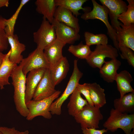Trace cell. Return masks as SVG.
Instances as JSON below:
<instances>
[{"label": "cell", "mask_w": 134, "mask_h": 134, "mask_svg": "<svg viewBox=\"0 0 134 134\" xmlns=\"http://www.w3.org/2000/svg\"><path fill=\"white\" fill-rule=\"evenodd\" d=\"M22 65L20 63L13 69L10 77L14 88L13 99L16 109L20 114L26 117L28 110L25 102L26 76L22 71Z\"/></svg>", "instance_id": "1"}, {"label": "cell", "mask_w": 134, "mask_h": 134, "mask_svg": "<svg viewBox=\"0 0 134 134\" xmlns=\"http://www.w3.org/2000/svg\"><path fill=\"white\" fill-rule=\"evenodd\" d=\"M103 126L107 131L112 132L120 128L125 134H132L131 131L134 128V114L122 113L112 108L110 116Z\"/></svg>", "instance_id": "2"}, {"label": "cell", "mask_w": 134, "mask_h": 134, "mask_svg": "<svg viewBox=\"0 0 134 134\" xmlns=\"http://www.w3.org/2000/svg\"><path fill=\"white\" fill-rule=\"evenodd\" d=\"M91 1L93 6L92 10L84 12L81 15V18L85 20L98 19L102 21L106 26L107 34L112 40L114 47L119 51L118 43L116 39V32L108 21V9L104 5L99 4L95 0Z\"/></svg>", "instance_id": "3"}, {"label": "cell", "mask_w": 134, "mask_h": 134, "mask_svg": "<svg viewBox=\"0 0 134 134\" xmlns=\"http://www.w3.org/2000/svg\"><path fill=\"white\" fill-rule=\"evenodd\" d=\"M73 69L67 86L63 93L51 104L49 111L52 115H60L62 113L61 107L64 102L76 88L83 74L78 66V60L74 61Z\"/></svg>", "instance_id": "4"}, {"label": "cell", "mask_w": 134, "mask_h": 134, "mask_svg": "<svg viewBox=\"0 0 134 134\" xmlns=\"http://www.w3.org/2000/svg\"><path fill=\"white\" fill-rule=\"evenodd\" d=\"M61 92L56 91L50 97L38 100H31L26 103L28 110L26 117L27 120H31L36 117L41 116L45 118L50 119L52 117L49 111L50 107L52 102L59 97Z\"/></svg>", "instance_id": "5"}, {"label": "cell", "mask_w": 134, "mask_h": 134, "mask_svg": "<svg viewBox=\"0 0 134 134\" xmlns=\"http://www.w3.org/2000/svg\"><path fill=\"white\" fill-rule=\"evenodd\" d=\"M76 122L80 124L81 129L99 128L100 121L103 116L100 108L88 103L74 117Z\"/></svg>", "instance_id": "6"}, {"label": "cell", "mask_w": 134, "mask_h": 134, "mask_svg": "<svg viewBox=\"0 0 134 134\" xmlns=\"http://www.w3.org/2000/svg\"><path fill=\"white\" fill-rule=\"evenodd\" d=\"M118 55V50L111 45H96L94 50L92 51L86 60L91 67L100 69L105 62L106 58H117Z\"/></svg>", "instance_id": "7"}, {"label": "cell", "mask_w": 134, "mask_h": 134, "mask_svg": "<svg viewBox=\"0 0 134 134\" xmlns=\"http://www.w3.org/2000/svg\"><path fill=\"white\" fill-rule=\"evenodd\" d=\"M33 37L34 42L37 45V47L43 50L57 39L53 26L43 17L39 28L34 33Z\"/></svg>", "instance_id": "8"}, {"label": "cell", "mask_w": 134, "mask_h": 134, "mask_svg": "<svg viewBox=\"0 0 134 134\" xmlns=\"http://www.w3.org/2000/svg\"><path fill=\"white\" fill-rule=\"evenodd\" d=\"M20 63L22 65L23 73L26 76L34 69L41 68L49 69L50 68L44 50L37 47L27 57L23 58Z\"/></svg>", "instance_id": "9"}, {"label": "cell", "mask_w": 134, "mask_h": 134, "mask_svg": "<svg viewBox=\"0 0 134 134\" xmlns=\"http://www.w3.org/2000/svg\"><path fill=\"white\" fill-rule=\"evenodd\" d=\"M99 1L108 9L111 25L117 34L118 33L121 27L120 22L118 19V16L127 10L128 5L126 2L122 0H100Z\"/></svg>", "instance_id": "10"}, {"label": "cell", "mask_w": 134, "mask_h": 134, "mask_svg": "<svg viewBox=\"0 0 134 134\" xmlns=\"http://www.w3.org/2000/svg\"><path fill=\"white\" fill-rule=\"evenodd\" d=\"M55 31L57 39L67 44H72L79 40V33L72 28L54 18L51 23Z\"/></svg>", "instance_id": "11"}, {"label": "cell", "mask_w": 134, "mask_h": 134, "mask_svg": "<svg viewBox=\"0 0 134 134\" xmlns=\"http://www.w3.org/2000/svg\"><path fill=\"white\" fill-rule=\"evenodd\" d=\"M51 80L49 69L46 70L34 92L33 100H38L50 97L57 90Z\"/></svg>", "instance_id": "12"}, {"label": "cell", "mask_w": 134, "mask_h": 134, "mask_svg": "<svg viewBox=\"0 0 134 134\" xmlns=\"http://www.w3.org/2000/svg\"><path fill=\"white\" fill-rule=\"evenodd\" d=\"M47 69L37 68L29 72L26 79V103L33 99L36 88Z\"/></svg>", "instance_id": "13"}, {"label": "cell", "mask_w": 134, "mask_h": 134, "mask_svg": "<svg viewBox=\"0 0 134 134\" xmlns=\"http://www.w3.org/2000/svg\"><path fill=\"white\" fill-rule=\"evenodd\" d=\"M66 44L56 39L44 49V52L49 64V69L54 66L64 57L62 54V50Z\"/></svg>", "instance_id": "14"}, {"label": "cell", "mask_w": 134, "mask_h": 134, "mask_svg": "<svg viewBox=\"0 0 134 134\" xmlns=\"http://www.w3.org/2000/svg\"><path fill=\"white\" fill-rule=\"evenodd\" d=\"M54 18L79 32L80 27L79 19L68 9L62 6H57L54 13Z\"/></svg>", "instance_id": "15"}, {"label": "cell", "mask_w": 134, "mask_h": 134, "mask_svg": "<svg viewBox=\"0 0 134 134\" xmlns=\"http://www.w3.org/2000/svg\"><path fill=\"white\" fill-rule=\"evenodd\" d=\"M69 67V63L67 58L64 57L54 66L49 69L50 78L55 86L66 78Z\"/></svg>", "instance_id": "16"}, {"label": "cell", "mask_w": 134, "mask_h": 134, "mask_svg": "<svg viewBox=\"0 0 134 134\" xmlns=\"http://www.w3.org/2000/svg\"><path fill=\"white\" fill-rule=\"evenodd\" d=\"M121 65V61L117 58L105 62L100 69V74L105 81L112 83L115 81L118 74L117 70Z\"/></svg>", "instance_id": "17"}, {"label": "cell", "mask_w": 134, "mask_h": 134, "mask_svg": "<svg viewBox=\"0 0 134 134\" xmlns=\"http://www.w3.org/2000/svg\"><path fill=\"white\" fill-rule=\"evenodd\" d=\"M9 44L11 47V52L9 59L12 62L17 65L23 60L22 53L26 49V46L20 42L17 35L7 36Z\"/></svg>", "instance_id": "18"}, {"label": "cell", "mask_w": 134, "mask_h": 134, "mask_svg": "<svg viewBox=\"0 0 134 134\" xmlns=\"http://www.w3.org/2000/svg\"><path fill=\"white\" fill-rule=\"evenodd\" d=\"M121 29L117 34L116 39L118 45H123L134 51V24L126 26L120 23Z\"/></svg>", "instance_id": "19"}, {"label": "cell", "mask_w": 134, "mask_h": 134, "mask_svg": "<svg viewBox=\"0 0 134 134\" xmlns=\"http://www.w3.org/2000/svg\"><path fill=\"white\" fill-rule=\"evenodd\" d=\"M35 4L36 11L51 24L57 7L55 0H37Z\"/></svg>", "instance_id": "20"}, {"label": "cell", "mask_w": 134, "mask_h": 134, "mask_svg": "<svg viewBox=\"0 0 134 134\" xmlns=\"http://www.w3.org/2000/svg\"><path fill=\"white\" fill-rule=\"evenodd\" d=\"M133 80L131 75L127 70H122L118 73L115 81L116 82L117 89L120 93V97L127 93L134 92L131 85Z\"/></svg>", "instance_id": "21"}, {"label": "cell", "mask_w": 134, "mask_h": 134, "mask_svg": "<svg viewBox=\"0 0 134 134\" xmlns=\"http://www.w3.org/2000/svg\"><path fill=\"white\" fill-rule=\"evenodd\" d=\"M11 52L10 49L6 54L3 62L0 67V89L2 90L5 86L9 85V78L14 67L17 65L9 60V57Z\"/></svg>", "instance_id": "22"}, {"label": "cell", "mask_w": 134, "mask_h": 134, "mask_svg": "<svg viewBox=\"0 0 134 134\" xmlns=\"http://www.w3.org/2000/svg\"><path fill=\"white\" fill-rule=\"evenodd\" d=\"M114 109L123 113L128 114L134 111V92L130 93L115 99Z\"/></svg>", "instance_id": "23"}, {"label": "cell", "mask_w": 134, "mask_h": 134, "mask_svg": "<svg viewBox=\"0 0 134 134\" xmlns=\"http://www.w3.org/2000/svg\"><path fill=\"white\" fill-rule=\"evenodd\" d=\"M88 104L87 100L82 98L81 94L76 88L71 94L67 105L69 114L74 117Z\"/></svg>", "instance_id": "24"}, {"label": "cell", "mask_w": 134, "mask_h": 134, "mask_svg": "<svg viewBox=\"0 0 134 134\" xmlns=\"http://www.w3.org/2000/svg\"><path fill=\"white\" fill-rule=\"evenodd\" d=\"M91 99L94 105L100 108L106 103L104 90L96 82L88 83Z\"/></svg>", "instance_id": "25"}, {"label": "cell", "mask_w": 134, "mask_h": 134, "mask_svg": "<svg viewBox=\"0 0 134 134\" xmlns=\"http://www.w3.org/2000/svg\"><path fill=\"white\" fill-rule=\"evenodd\" d=\"M57 6L64 7L70 11L76 17L81 14L79 11L82 10L84 12L90 11V7L83 8V4L87 0H55Z\"/></svg>", "instance_id": "26"}, {"label": "cell", "mask_w": 134, "mask_h": 134, "mask_svg": "<svg viewBox=\"0 0 134 134\" xmlns=\"http://www.w3.org/2000/svg\"><path fill=\"white\" fill-rule=\"evenodd\" d=\"M68 50L78 58L85 60L92 52L90 46L83 44L82 41L77 45L71 44L69 47Z\"/></svg>", "instance_id": "27"}, {"label": "cell", "mask_w": 134, "mask_h": 134, "mask_svg": "<svg viewBox=\"0 0 134 134\" xmlns=\"http://www.w3.org/2000/svg\"><path fill=\"white\" fill-rule=\"evenodd\" d=\"M29 0H22L19 6L15 13L9 19H6L5 31L7 36L13 35L14 27L19 14L24 6L28 2Z\"/></svg>", "instance_id": "28"}, {"label": "cell", "mask_w": 134, "mask_h": 134, "mask_svg": "<svg viewBox=\"0 0 134 134\" xmlns=\"http://www.w3.org/2000/svg\"><path fill=\"white\" fill-rule=\"evenodd\" d=\"M86 44L90 46L93 45H106L108 44V38L104 34H94L88 31L84 33Z\"/></svg>", "instance_id": "29"}, {"label": "cell", "mask_w": 134, "mask_h": 134, "mask_svg": "<svg viewBox=\"0 0 134 134\" xmlns=\"http://www.w3.org/2000/svg\"><path fill=\"white\" fill-rule=\"evenodd\" d=\"M128 3L127 9L125 12L118 16V19L126 26L134 24V0H127Z\"/></svg>", "instance_id": "30"}, {"label": "cell", "mask_w": 134, "mask_h": 134, "mask_svg": "<svg viewBox=\"0 0 134 134\" xmlns=\"http://www.w3.org/2000/svg\"><path fill=\"white\" fill-rule=\"evenodd\" d=\"M6 19L0 15V51L7 50L9 44L5 29Z\"/></svg>", "instance_id": "31"}, {"label": "cell", "mask_w": 134, "mask_h": 134, "mask_svg": "<svg viewBox=\"0 0 134 134\" xmlns=\"http://www.w3.org/2000/svg\"><path fill=\"white\" fill-rule=\"evenodd\" d=\"M119 50L120 51L121 58L127 60L129 65L134 67V54L132 49L128 47L123 45H118Z\"/></svg>", "instance_id": "32"}, {"label": "cell", "mask_w": 134, "mask_h": 134, "mask_svg": "<svg viewBox=\"0 0 134 134\" xmlns=\"http://www.w3.org/2000/svg\"><path fill=\"white\" fill-rule=\"evenodd\" d=\"M76 88L81 94L84 96L89 104L91 105H94L90 98L88 83H85L82 84L79 83Z\"/></svg>", "instance_id": "33"}, {"label": "cell", "mask_w": 134, "mask_h": 134, "mask_svg": "<svg viewBox=\"0 0 134 134\" xmlns=\"http://www.w3.org/2000/svg\"><path fill=\"white\" fill-rule=\"evenodd\" d=\"M0 130L3 134H29V133L28 130L20 131L16 130L14 127H0Z\"/></svg>", "instance_id": "34"}, {"label": "cell", "mask_w": 134, "mask_h": 134, "mask_svg": "<svg viewBox=\"0 0 134 134\" xmlns=\"http://www.w3.org/2000/svg\"><path fill=\"white\" fill-rule=\"evenodd\" d=\"M84 134H103L107 132L106 129H103L100 130L93 128L81 129Z\"/></svg>", "instance_id": "35"}, {"label": "cell", "mask_w": 134, "mask_h": 134, "mask_svg": "<svg viewBox=\"0 0 134 134\" xmlns=\"http://www.w3.org/2000/svg\"><path fill=\"white\" fill-rule=\"evenodd\" d=\"M9 3L8 0H0V8L3 6L7 7Z\"/></svg>", "instance_id": "36"}, {"label": "cell", "mask_w": 134, "mask_h": 134, "mask_svg": "<svg viewBox=\"0 0 134 134\" xmlns=\"http://www.w3.org/2000/svg\"><path fill=\"white\" fill-rule=\"evenodd\" d=\"M5 55L6 54H4L0 51V67L2 64Z\"/></svg>", "instance_id": "37"}, {"label": "cell", "mask_w": 134, "mask_h": 134, "mask_svg": "<svg viewBox=\"0 0 134 134\" xmlns=\"http://www.w3.org/2000/svg\"><path fill=\"white\" fill-rule=\"evenodd\" d=\"M0 134H3L0 130Z\"/></svg>", "instance_id": "38"}]
</instances>
